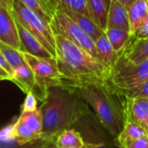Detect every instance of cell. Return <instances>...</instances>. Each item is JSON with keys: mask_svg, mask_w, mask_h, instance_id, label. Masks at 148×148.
<instances>
[{"mask_svg": "<svg viewBox=\"0 0 148 148\" xmlns=\"http://www.w3.org/2000/svg\"><path fill=\"white\" fill-rule=\"evenodd\" d=\"M88 108L75 88L53 86L39 107L42 119V140L55 144L58 135L75 123Z\"/></svg>", "mask_w": 148, "mask_h": 148, "instance_id": "1", "label": "cell"}, {"mask_svg": "<svg viewBox=\"0 0 148 148\" xmlns=\"http://www.w3.org/2000/svg\"><path fill=\"white\" fill-rule=\"evenodd\" d=\"M55 58L62 75V86L75 88L82 83L110 79L111 70L82 48L58 34H55Z\"/></svg>", "mask_w": 148, "mask_h": 148, "instance_id": "2", "label": "cell"}, {"mask_svg": "<svg viewBox=\"0 0 148 148\" xmlns=\"http://www.w3.org/2000/svg\"><path fill=\"white\" fill-rule=\"evenodd\" d=\"M73 88L93 108L94 114L112 137H117L127 122L126 96L109 80L82 83Z\"/></svg>", "mask_w": 148, "mask_h": 148, "instance_id": "3", "label": "cell"}, {"mask_svg": "<svg viewBox=\"0 0 148 148\" xmlns=\"http://www.w3.org/2000/svg\"><path fill=\"white\" fill-rule=\"evenodd\" d=\"M11 12L14 17L23 24V26L33 35L55 58L56 40L50 24L18 0H14Z\"/></svg>", "mask_w": 148, "mask_h": 148, "instance_id": "4", "label": "cell"}, {"mask_svg": "<svg viewBox=\"0 0 148 148\" xmlns=\"http://www.w3.org/2000/svg\"><path fill=\"white\" fill-rule=\"evenodd\" d=\"M23 56L34 74L36 88L33 94L42 102L50 87L62 85V75L57 69L56 58H41L27 53H23Z\"/></svg>", "mask_w": 148, "mask_h": 148, "instance_id": "5", "label": "cell"}, {"mask_svg": "<svg viewBox=\"0 0 148 148\" xmlns=\"http://www.w3.org/2000/svg\"><path fill=\"white\" fill-rule=\"evenodd\" d=\"M50 27L54 34L61 35L70 40L89 54L94 59L102 63L97 52L95 41L62 10H56L50 23Z\"/></svg>", "mask_w": 148, "mask_h": 148, "instance_id": "6", "label": "cell"}, {"mask_svg": "<svg viewBox=\"0 0 148 148\" xmlns=\"http://www.w3.org/2000/svg\"><path fill=\"white\" fill-rule=\"evenodd\" d=\"M83 140L86 148H115L114 138L97 117L88 108L73 126Z\"/></svg>", "mask_w": 148, "mask_h": 148, "instance_id": "7", "label": "cell"}, {"mask_svg": "<svg viewBox=\"0 0 148 148\" xmlns=\"http://www.w3.org/2000/svg\"><path fill=\"white\" fill-rule=\"evenodd\" d=\"M148 79V59L138 65L115 64L109 82L119 90L130 89Z\"/></svg>", "mask_w": 148, "mask_h": 148, "instance_id": "8", "label": "cell"}, {"mask_svg": "<svg viewBox=\"0 0 148 148\" xmlns=\"http://www.w3.org/2000/svg\"><path fill=\"white\" fill-rule=\"evenodd\" d=\"M147 59H148V38L135 40L130 36L124 49L120 53L115 64L138 65Z\"/></svg>", "mask_w": 148, "mask_h": 148, "instance_id": "9", "label": "cell"}, {"mask_svg": "<svg viewBox=\"0 0 148 148\" xmlns=\"http://www.w3.org/2000/svg\"><path fill=\"white\" fill-rule=\"evenodd\" d=\"M0 42L21 51L20 39L11 10L0 7Z\"/></svg>", "mask_w": 148, "mask_h": 148, "instance_id": "10", "label": "cell"}, {"mask_svg": "<svg viewBox=\"0 0 148 148\" xmlns=\"http://www.w3.org/2000/svg\"><path fill=\"white\" fill-rule=\"evenodd\" d=\"M126 98L127 122L136 123L148 134V99Z\"/></svg>", "mask_w": 148, "mask_h": 148, "instance_id": "11", "label": "cell"}, {"mask_svg": "<svg viewBox=\"0 0 148 148\" xmlns=\"http://www.w3.org/2000/svg\"><path fill=\"white\" fill-rule=\"evenodd\" d=\"M15 21L18 31L22 52L41 58L53 57L50 53L42 46V44L23 26V24H21L16 18Z\"/></svg>", "mask_w": 148, "mask_h": 148, "instance_id": "12", "label": "cell"}, {"mask_svg": "<svg viewBox=\"0 0 148 148\" xmlns=\"http://www.w3.org/2000/svg\"><path fill=\"white\" fill-rule=\"evenodd\" d=\"M121 28L130 33L127 8L118 0H111L108 12L107 29Z\"/></svg>", "mask_w": 148, "mask_h": 148, "instance_id": "13", "label": "cell"}, {"mask_svg": "<svg viewBox=\"0 0 148 148\" xmlns=\"http://www.w3.org/2000/svg\"><path fill=\"white\" fill-rule=\"evenodd\" d=\"M57 10H62L63 13H65L69 17H70L83 31H85L94 41L98 39L100 36H101L105 32L89 17L83 16L76 11H74L70 9L61 7Z\"/></svg>", "mask_w": 148, "mask_h": 148, "instance_id": "14", "label": "cell"}, {"mask_svg": "<svg viewBox=\"0 0 148 148\" xmlns=\"http://www.w3.org/2000/svg\"><path fill=\"white\" fill-rule=\"evenodd\" d=\"M10 81L16 84L25 94L29 92L34 93L35 91L36 82L34 74L27 62L13 70Z\"/></svg>", "mask_w": 148, "mask_h": 148, "instance_id": "15", "label": "cell"}, {"mask_svg": "<svg viewBox=\"0 0 148 148\" xmlns=\"http://www.w3.org/2000/svg\"><path fill=\"white\" fill-rule=\"evenodd\" d=\"M148 12L147 0H136L128 9V22L130 28V36H133L140 28Z\"/></svg>", "mask_w": 148, "mask_h": 148, "instance_id": "16", "label": "cell"}, {"mask_svg": "<svg viewBox=\"0 0 148 148\" xmlns=\"http://www.w3.org/2000/svg\"><path fill=\"white\" fill-rule=\"evenodd\" d=\"M95 43L102 63L112 72V69L114 67L116 62L118 61L119 55L114 50L105 33L98 39H96Z\"/></svg>", "mask_w": 148, "mask_h": 148, "instance_id": "17", "label": "cell"}, {"mask_svg": "<svg viewBox=\"0 0 148 148\" xmlns=\"http://www.w3.org/2000/svg\"><path fill=\"white\" fill-rule=\"evenodd\" d=\"M147 136V134L139 125L134 122H127L120 134L114 139V144L116 147L123 148L128 142Z\"/></svg>", "mask_w": 148, "mask_h": 148, "instance_id": "18", "label": "cell"}, {"mask_svg": "<svg viewBox=\"0 0 148 148\" xmlns=\"http://www.w3.org/2000/svg\"><path fill=\"white\" fill-rule=\"evenodd\" d=\"M87 3L92 20L106 32L108 8L104 0H87Z\"/></svg>", "mask_w": 148, "mask_h": 148, "instance_id": "19", "label": "cell"}, {"mask_svg": "<svg viewBox=\"0 0 148 148\" xmlns=\"http://www.w3.org/2000/svg\"><path fill=\"white\" fill-rule=\"evenodd\" d=\"M56 148H82L84 147L83 140L78 131L69 128L61 133L55 141Z\"/></svg>", "mask_w": 148, "mask_h": 148, "instance_id": "20", "label": "cell"}, {"mask_svg": "<svg viewBox=\"0 0 148 148\" xmlns=\"http://www.w3.org/2000/svg\"><path fill=\"white\" fill-rule=\"evenodd\" d=\"M51 144L41 139L22 145L11 134H0V148H49Z\"/></svg>", "mask_w": 148, "mask_h": 148, "instance_id": "21", "label": "cell"}, {"mask_svg": "<svg viewBox=\"0 0 148 148\" xmlns=\"http://www.w3.org/2000/svg\"><path fill=\"white\" fill-rule=\"evenodd\" d=\"M114 50L120 55L130 38V33L121 28H109L105 32Z\"/></svg>", "mask_w": 148, "mask_h": 148, "instance_id": "22", "label": "cell"}, {"mask_svg": "<svg viewBox=\"0 0 148 148\" xmlns=\"http://www.w3.org/2000/svg\"><path fill=\"white\" fill-rule=\"evenodd\" d=\"M23 4L38 14L44 21L50 24L55 14L54 9L50 6L48 0H18Z\"/></svg>", "mask_w": 148, "mask_h": 148, "instance_id": "23", "label": "cell"}, {"mask_svg": "<svg viewBox=\"0 0 148 148\" xmlns=\"http://www.w3.org/2000/svg\"><path fill=\"white\" fill-rule=\"evenodd\" d=\"M18 120L29 130L42 136V119L39 108L31 112H21Z\"/></svg>", "mask_w": 148, "mask_h": 148, "instance_id": "24", "label": "cell"}, {"mask_svg": "<svg viewBox=\"0 0 148 148\" xmlns=\"http://www.w3.org/2000/svg\"><path fill=\"white\" fill-rule=\"evenodd\" d=\"M11 134L16 137L19 143L22 145H25L33 140H41L42 136L35 134L28 127H26L19 120H17L15 123L12 124Z\"/></svg>", "mask_w": 148, "mask_h": 148, "instance_id": "25", "label": "cell"}, {"mask_svg": "<svg viewBox=\"0 0 148 148\" xmlns=\"http://www.w3.org/2000/svg\"><path fill=\"white\" fill-rule=\"evenodd\" d=\"M0 51L3 53L13 70L26 63L23 53L22 51L16 49L2 42H0Z\"/></svg>", "mask_w": 148, "mask_h": 148, "instance_id": "26", "label": "cell"}, {"mask_svg": "<svg viewBox=\"0 0 148 148\" xmlns=\"http://www.w3.org/2000/svg\"><path fill=\"white\" fill-rule=\"evenodd\" d=\"M120 91L128 98L148 99V79L137 87H134L130 89H125V90H120Z\"/></svg>", "mask_w": 148, "mask_h": 148, "instance_id": "27", "label": "cell"}, {"mask_svg": "<svg viewBox=\"0 0 148 148\" xmlns=\"http://www.w3.org/2000/svg\"><path fill=\"white\" fill-rule=\"evenodd\" d=\"M37 108V99L32 92L26 94V98L23 104L22 112H31Z\"/></svg>", "mask_w": 148, "mask_h": 148, "instance_id": "28", "label": "cell"}, {"mask_svg": "<svg viewBox=\"0 0 148 148\" xmlns=\"http://www.w3.org/2000/svg\"><path fill=\"white\" fill-rule=\"evenodd\" d=\"M131 36L135 40H144L148 38V12L138 30Z\"/></svg>", "mask_w": 148, "mask_h": 148, "instance_id": "29", "label": "cell"}, {"mask_svg": "<svg viewBox=\"0 0 148 148\" xmlns=\"http://www.w3.org/2000/svg\"><path fill=\"white\" fill-rule=\"evenodd\" d=\"M123 148H148V136L132 140L126 144Z\"/></svg>", "mask_w": 148, "mask_h": 148, "instance_id": "30", "label": "cell"}, {"mask_svg": "<svg viewBox=\"0 0 148 148\" xmlns=\"http://www.w3.org/2000/svg\"><path fill=\"white\" fill-rule=\"evenodd\" d=\"M0 66H1V68L9 75V76H10H10H11V75H12V73H13V69H12L11 67L10 66V64L8 63L7 60L5 59L4 56L3 55V53H2L1 51H0Z\"/></svg>", "mask_w": 148, "mask_h": 148, "instance_id": "31", "label": "cell"}, {"mask_svg": "<svg viewBox=\"0 0 148 148\" xmlns=\"http://www.w3.org/2000/svg\"><path fill=\"white\" fill-rule=\"evenodd\" d=\"M13 2H14V0H0V7L6 8L10 10H11Z\"/></svg>", "mask_w": 148, "mask_h": 148, "instance_id": "32", "label": "cell"}, {"mask_svg": "<svg viewBox=\"0 0 148 148\" xmlns=\"http://www.w3.org/2000/svg\"><path fill=\"white\" fill-rule=\"evenodd\" d=\"M120 3H121L126 8H127V10L136 1V0H118Z\"/></svg>", "mask_w": 148, "mask_h": 148, "instance_id": "33", "label": "cell"}, {"mask_svg": "<svg viewBox=\"0 0 148 148\" xmlns=\"http://www.w3.org/2000/svg\"><path fill=\"white\" fill-rule=\"evenodd\" d=\"M0 76L3 79V80H10V76H9V75L1 68V66H0Z\"/></svg>", "mask_w": 148, "mask_h": 148, "instance_id": "34", "label": "cell"}, {"mask_svg": "<svg viewBox=\"0 0 148 148\" xmlns=\"http://www.w3.org/2000/svg\"><path fill=\"white\" fill-rule=\"evenodd\" d=\"M104 2H105V3H106L107 7H108V8H109L110 3H111V0H104Z\"/></svg>", "mask_w": 148, "mask_h": 148, "instance_id": "35", "label": "cell"}, {"mask_svg": "<svg viewBox=\"0 0 148 148\" xmlns=\"http://www.w3.org/2000/svg\"><path fill=\"white\" fill-rule=\"evenodd\" d=\"M2 80H3V78H2V77L0 76V81H2Z\"/></svg>", "mask_w": 148, "mask_h": 148, "instance_id": "36", "label": "cell"}, {"mask_svg": "<svg viewBox=\"0 0 148 148\" xmlns=\"http://www.w3.org/2000/svg\"><path fill=\"white\" fill-rule=\"evenodd\" d=\"M147 5H148V0H147Z\"/></svg>", "mask_w": 148, "mask_h": 148, "instance_id": "37", "label": "cell"}, {"mask_svg": "<svg viewBox=\"0 0 148 148\" xmlns=\"http://www.w3.org/2000/svg\"><path fill=\"white\" fill-rule=\"evenodd\" d=\"M82 148H86V147H82Z\"/></svg>", "mask_w": 148, "mask_h": 148, "instance_id": "38", "label": "cell"}]
</instances>
